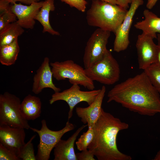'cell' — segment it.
<instances>
[{
  "mask_svg": "<svg viewBox=\"0 0 160 160\" xmlns=\"http://www.w3.org/2000/svg\"><path fill=\"white\" fill-rule=\"evenodd\" d=\"M159 93L144 71L115 85L108 92L107 103L114 101L141 115L160 113Z\"/></svg>",
  "mask_w": 160,
  "mask_h": 160,
  "instance_id": "1",
  "label": "cell"
},
{
  "mask_svg": "<svg viewBox=\"0 0 160 160\" xmlns=\"http://www.w3.org/2000/svg\"><path fill=\"white\" fill-rule=\"evenodd\" d=\"M123 122L102 108L100 114L93 127L94 137L88 149L98 160H131L129 155L117 147L116 138L119 132L128 128Z\"/></svg>",
  "mask_w": 160,
  "mask_h": 160,
  "instance_id": "2",
  "label": "cell"
},
{
  "mask_svg": "<svg viewBox=\"0 0 160 160\" xmlns=\"http://www.w3.org/2000/svg\"><path fill=\"white\" fill-rule=\"evenodd\" d=\"M127 10L103 0H92L86 14L88 24L115 33L122 23Z\"/></svg>",
  "mask_w": 160,
  "mask_h": 160,
  "instance_id": "3",
  "label": "cell"
},
{
  "mask_svg": "<svg viewBox=\"0 0 160 160\" xmlns=\"http://www.w3.org/2000/svg\"><path fill=\"white\" fill-rule=\"evenodd\" d=\"M53 77L57 81L68 79L71 84L83 86L90 90H94V81L86 74L85 68L72 60L50 63Z\"/></svg>",
  "mask_w": 160,
  "mask_h": 160,
  "instance_id": "4",
  "label": "cell"
},
{
  "mask_svg": "<svg viewBox=\"0 0 160 160\" xmlns=\"http://www.w3.org/2000/svg\"><path fill=\"white\" fill-rule=\"evenodd\" d=\"M21 101L15 95L6 92L0 95V125L30 129L28 121L20 110Z\"/></svg>",
  "mask_w": 160,
  "mask_h": 160,
  "instance_id": "5",
  "label": "cell"
},
{
  "mask_svg": "<svg viewBox=\"0 0 160 160\" xmlns=\"http://www.w3.org/2000/svg\"><path fill=\"white\" fill-rule=\"evenodd\" d=\"M85 71L87 76L92 81L105 85H112L120 78L119 64L108 50L102 60L85 68Z\"/></svg>",
  "mask_w": 160,
  "mask_h": 160,
  "instance_id": "6",
  "label": "cell"
},
{
  "mask_svg": "<svg viewBox=\"0 0 160 160\" xmlns=\"http://www.w3.org/2000/svg\"><path fill=\"white\" fill-rule=\"evenodd\" d=\"M41 124L40 130L31 127H30V129L37 133L39 138L37 152L36 155V160H48L51 151L62 137L66 132L73 130L75 127L69 120L66 122L65 127L58 131L50 129L45 119L41 120Z\"/></svg>",
  "mask_w": 160,
  "mask_h": 160,
  "instance_id": "7",
  "label": "cell"
},
{
  "mask_svg": "<svg viewBox=\"0 0 160 160\" xmlns=\"http://www.w3.org/2000/svg\"><path fill=\"white\" fill-rule=\"evenodd\" d=\"M110 31L97 28L88 39L83 57L84 68H89L102 60L108 49L106 46Z\"/></svg>",
  "mask_w": 160,
  "mask_h": 160,
  "instance_id": "8",
  "label": "cell"
},
{
  "mask_svg": "<svg viewBox=\"0 0 160 160\" xmlns=\"http://www.w3.org/2000/svg\"><path fill=\"white\" fill-rule=\"evenodd\" d=\"M79 85L73 84L69 88L61 92H55L49 100L51 105L60 100L65 101L67 103L69 108L68 120L72 117L73 109L77 104L81 102H85L89 105H90L95 100L100 90V89L89 91H81Z\"/></svg>",
  "mask_w": 160,
  "mask_h": 160,
  "instance_id": "9",
  "label": "cell"
},
{
  "mask_svg": "<svg viewBox=\"0 0 160 160\" xmlns=\"http://www.w3.org/2000/svg\"><path fill=\"white\" fill-rule=\"evenodd\" d=\"M143 3V0H132L122 23L114 33L113 50L115 52H119L127 48L129 43V32L133 17L136 10Z\"/></svg>",
  "mask_w": 160,
  "mask_h": 160,
  "instance_id": "10",
  "label": "cell"
},
{
  "mask_svg": "<svg viewBox=\"0 0 160 160\" xmlns=\"http://www.w3.org/2000/svg\"><path fill=\"white\" fill-rule=\"evenodd\" d=\"M153 39L143 33L137 36L136 47L140 69L144 70L156 62L157 45Z\"/></svg>",
  "mask_w": 160,
  "mask_h": 160,
  "instance_id": "11",
  "label": "cell"
},
{
  "mask_svg": "<svg viewBox=\"0 0 160 160\" xmlns=\"http://www.w3.org/2000/svg\"><path fill=\"white\" fill-rule=\"evenodd\" d=\"M25 129L0 125V143L18 156L20 151L25 144Z\"/></svg>",
  "mask_w": 160,
  "mask_h": 160,
  "instance_id": "12",
  "label": "cell"
},
{
  "mask_svg": "<svg viewBox=\"0 0 160 160\" xmlns=\"http://www.w3.org/2000/svg\"><path fill=\"white\" fill-rule=\"evenodd\" d=\"M44 1L28 5L16 3L11 5V10L16 16L17 23L23 28L32 29L35 24V17L42 6Z\"/></svg>",
  "mask_w": 160,
  "mask_h": 160,
  "instance_id": "13",
  "label": "cell"
},
{
  "mask_svg": "<svg viewBox=\"0 0 160 160\" xmlns=\"http://www.w3.org/2000/svg\"><path fill=\"white\" fill-rule=\"evenodd\" d=\"M50 66L49 58L45 57L33 78L32 91L34 93L38 94L47 88L51 89L55 92H60L61 89L52 81L53 74Z\"/></svg>",
  "mask_w": 160,
  "mask_h": 160,
  "instance_id": "14",
  "label": "cell"
},
{
  "mask_svg": "<svg viewBox=\"0 0 160 160\" xmlns=\"http://www.w3.org/2000/svg\"><path fill=\"white\" fill-rule=\"evenodd\" d=\"M106 90L105 87L103 86L95 100L88 107L76 108L77 116L81 118L83 123L87 124L88 128L93 127L100 116Z\"/></svg>",
  "mask_w": 160,
  "mask_h": 160,
  "instance_id": "15",
  "label": "cell"
},
{
  "mask_svg": "<svg viewBox=\"0 0 160 160\" xmlns=\"http://www.w3.org/2000/svg\"><path fill=\"white\" fill-rule=\"evenodd\" d=\"M87 125H83L66 140L60 139L54 147V160H77L74 149L75 141L81 131Z\"/></svg>",
  "mask_w": 160,
  "mask_h": 160,
  "instance_id": "16",
  "label": "cell"
},
{
  "mask_svg": "<svg viewBox=\"0 0 160 160\" xmlns=\"http://www.w3.org/2000/svg\"><path fill=\"white\" fill-rule=\"evenodd\" d=\"M143 14L145 19L137 22L135 27L153 39L157 38L156 33L160 35V17L148 9H145Z\"/></svg>",
  "mask_w": 160,
  "mask_h": 160,
  "instance_id": "17",
  "label": "cell"
},
{
  "mask_svg": "<svg viewBox=\"0 0 160 160\" xmlns=\"http://www.w3.org/2000/svg\"><path fill=\"white\" fill-rule=\"evenodd\" d=\"M41 102L38 97L28 94L21 103L20 110L27 120H34L39 117L41 113Z\"/></svg>",
  "mask_w": 160,
  "mask_h": 160,
  "instance_id": "18",
  "label": "cell"
},
{
  "mask_svg": "<svg viewBox=\"0 0 160 160\" xmlns=\"http://www.w3.org/2000/svg\"><path fill=\"white\" fill-rule=\"evenodd\" d=\"M55 9L54 0H45L36 15L35 20L42 25L43 33L48 32L53 35L59 36L60 33L52 28L49 22L50 12L54 11Z\"/></svg>",
  "mask_w": 160,
  "mask_h": 160,
  "instance_id": "19",
  "label": "cell"
},
{
  "mask_svg": "<svg viewBox=\"0 0 160 160\" xmlns=\"http://www.w3.org/2000/svg\"><path fill=\"white\" fill-rule=\"evenodd\" d=\"M20 50L18 39L9 44L0 46V62L9 66L14 64Z\"/></svg>",
  "mask_w": 160,
  "mask_h": 160,
  "instance_id": "20",
  "label": "cell"
},
{
  "mask_svg": "<svg viewBox=\"0 0 160 160\" xmlns=\"http://www.w3.org/2000/svg\"><path fill=\"white\" fill-rule=\"evenodd\" d=\"M24 32V28L16 21L9 24L0 31V46L10 44Z\"/></svg>",
  "mask_w": 160,
  "mask_h": 160,
  "instance_id": "21",
  "label": "cell"
},
{
  "mask_svg": "<svg viewBox=\"0 0 160 160\" xmlns=\"http://www.w3.org/2000/svg\"><path fill=\"white\" fill-rule=\"evenodd\" d=\"M144 70L152 85L160 93V67L154 63Z\"/></svg>",
  "mask_w": 160,
  "mask_h": 160,
  "instance_id": "22",
  "label": "cell"
},
{
  "mask_svg": "<svg viewBox=\"0 0 160 160\" xmlns=\"http://www.w3.org/2000/svg\"><path fill=\"white\" fill-rule=\"evenodd\" d=\"M36 136L35 135H33L28 142L25 143L20 149L18 157L20 160H36L32 143V141Z\"/></svg>",
  "mask_w": 160,
  "mask_h": 160,
  "instance_id": "23",
  "label": "cell"
},
{
  "mask_svg": "<svg viewBox=\"0 0 160 160\" xmlns=\"http://www.w3.org/2000/svg\"><path fill=\"white\" fill-rule=\"evenodd\" d=\"M94 137L93 127H89L87 131L83 132L76 142L78 150L81 151L88 149L89 145L93 140Z\"/></svg>",
  "mask_w": 160,
  "mask_h": 160,
  "instance_id": "24",
  "label": "cell"
},
{
  "mask_svg": "<svg viewBox=\"0 0 160 160\" xmlns=\"http://www.w3.org/2000/svg\"><path fill=\"white\" fill-rule=\"evenodd\" d=\"M16 15L11 9L0 15V31L11 23L17 21Z\"/></svg>",
  "mask_w": 160,
  "mask_h": 160,
  "instance_id": "25",
  "label": "cell"
},
{
  "mask_svg": "<svg viewBox=\"0 0 160 160\" xmlns=\"http://www.w3.org/2000/svg\"><path fill=\"white\" fill-rule=\"evenodd\" d=\"M12 151L0 143V160H20Z\"/></svg>",
  "mask_w": 160,
  "mask_h": 160,
  "instance_id": "26",
  "label": "cell"
},
{
  "mask_svg": "<svg viewBox=\"0 0 160 160\" xmlns=\"http://www.w3.org/2000/svg\"><path fill=\"white\" fill-rule=\"evenodd\" d=\"M81 12L85 11L87 2L85 0H60Z\"/></svg>",
  "mask_w": 160,
  "mask_h": 160,
  "instance_id": "27",
  "label": "cell"
},
{
  "mask_svg": "<svg viewBox=\"0 0 160 160\" xmlns=\"http://www.w3.org/2000/svg\"><path fill=\"white\" fill-rule=\"evenodd\" d=\"M76 153L77 160H95V156L88 149L81 151Z\"/></svg>",
  "mask_w": 160,
  "mask_h": 160,
  "instance_id": "28",
  "label": "cell"
},
{
  "mask_svg": "<svg viewBox=\"0 0 160 160\" xmlns=\"http://www.w3.org/2000/svg\"><path fill=\"white\" fill-rule=\"evenodd\" d=\"M10 4L8 0H0V15L11 9Z\"/></svg>",
  "mask_w": 160,
  "mask_h": 160,
  "instance_id": "29",
  "label": "cell"
},
{
  "mask_svg": "<svg viewBox=\"0 0 160 160\" xmlns=\"http://www.w3.org/2000/svg\"><path fill=\"white\" fill-rule=\"evenodd\" d=\"M158 43L157 45V51L156 63L160 67V35H157Z\"/></svg>",
  "mask_w": 160,
  "mask_h": 160,
  "instance_id": "30",
  "label": "cell"
},
{
  "mask_svg": "<svg viewBox=\"0 0 160 160\" xmlns=\"http://www.w3.org/2000/svg\"><path fill=\"white\" fill-rule=\"evenodd\" d=\"M117 4L124 9H127L129 7V4H131L132 0H116Z\"/></svg>",
  "mask_w": 160,
  "mask_h": 160,
  "instance_id": "31",
  "label": "cell"
},
{
  "mask_svg": "<svg viewBox=\"0 0 160 160\" xmlns=\"http://www.w3.org/2000/svg\"><path fill=\"white\" fill-rule=\"evenodd\" d=\"M11 4H13L17 1H19L21 3L27 5H30L32 3L35 2L39 1V0H8Z\"/></svg>",
  "mask_w": 160,
  "mask_h": 160,
  "instance_id": "32",
  "label": "cell"
},
{
  "mask_svg": "<svg viewBox=\"0 0 160 160\" xmlns=\"http://www.w3.org/2000/svg\"><path fill=\"white\" fill-rule=\"evenodd\" d=\"M158 0H148L146 4L147 8L149 9H152L155 5Z\"/></svg>",
  "mask_w": 160,
  "mask_h": 160,
  "instance_id": "33",
  "label": "cell"
},
{
  "mask_svg": "<svg viewBox=\"0 0 160 160\" xmlns=\"http://www.w3.org/2000/svg\"><path fill=\"white\" fill-rule=\"evenodd\" d=\"M153 160H160V150L157 152Z\"/></svg>",
  "mask_w": 160,
  "mask_h": 160,
  "instance_id": "34",
  "label": "cell"
},
{
  "mask_svg": "<svg viewBox=\"0 0 160 160\" xmlns=\"http://www.w3.org/2000/svg\"><path fill=\"white\" fill-rule=\"evenodd\" d=\"M110 2L113 4H117V1L116 0H103Z\"/></svg>",
  "mask_w": 160,
  "mask_h": 160,
  "instance_id": "35",
  "label": "cell"
}]
</instances>
